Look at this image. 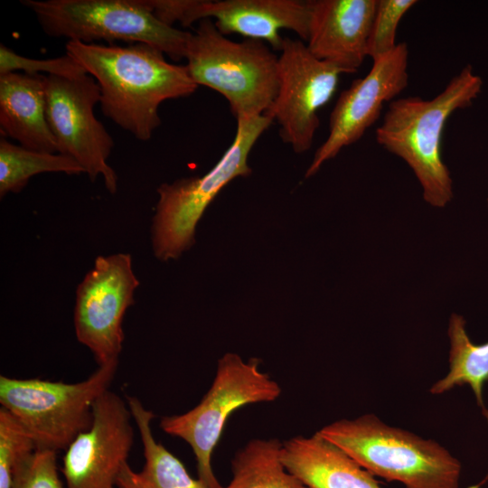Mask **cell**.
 I'll use <instances>...</instances> for the list:
<instances>
[{"mask_svg":"<svg viewBox=\"0 0 488 488\" xmlns=\"http://www.w3.org/2000/svg\"><path fill=\"white\" fill-rule=\"evenodd\" d=\"M65 50L98 82L103 115L140 141L150 140L160 126L164 101L187 98L198 88L185 65L167 61L145 43L68 41Z\"/></svg>","mask_w":488,"mask_h":488,"instance_id":"6da1fadb","label":"cell"},{"mask_svg":"<svg viewBox=\"0 0 488 488\" xmlns=\"http://www.w3.org/2000/svg\"><path fill=\"white\" fill-rule=\"evenodd\" d=\"M482 78L468 64L431 99H395L376 129V141L400 157L418 180L424 200L443 208L453 198V183L442 158V136L448 118L470 107L483 89Z\"/></svg>","mask_w":488,"mask_h":488,"instance_id":"7a4b0ae2","label":"cell"},{"mask_svg":"<svg viewBox=\"0 0 488 488\" xmlns=\"http://www.w3.org/2000/svg\"><path fill=\"white\" fill-rule=\"evenodd\" d=\"M318 432L388 482L405 488H459L462 465L446 447L389 426L374 414L340 419Z\"/></svg>","mask_w":488,"mask_h":488,"instance_id":"3957f363","label":"cell"},{"mask_svg":"<svg viewBox=\"0 0 488 488\" xmlns=\"http://www.w3.org/2000/svg\"><path fill=\"white\" fill-rule=\"evenodd\" d=\"M267 43L234 42L211 19L199 21L187 42L185 66L198 85L228 101L236 120L265 115L278 90V56Z\"/></svg>","mask_w":488,"mask_h":488,"instance_id":"277c9868","label":"cell"},{"mask_svg":"<svg viewBox=\"0 0 488 488\" xmlns=\"http://www.w3.org/2000/svg\"><path fill=\"white\" fill-rule=\"evenodd\" d=\"M21 4L51 37L83 43H145L174 61L185 59L191 33L162 22L148 0H21Z\"/></svg>","mask_w":488,"mask_h":488,"instance_id":"5b68a950","label":"cell"},{"mask_svg":"<svg viewBox=\"0 0 488 488\" xmlns=\"http://www.w3.org/2000/svg\"><path fill=\"white\" fill-rule=\"evenodd\" d=\"M274 119L269 115L238 119L235 136L217 164L204 175L162 183L152 224L155 256L176 259L194 243L195 228L209 204L233 179L249 176L248 158Z\"/></svg>","mask_w":488,"mask_h":488,"instance_id":"8992f818","label":"cell"},{"mask_svg":"<svg viewBox=\"0 0 488 488\" xmlns=\"http://www.w3.org/2000/svg\"><path fill=\"white\" fill-rule=\"evenodd\" d=\"M118 361L99 366L76 383L0 377V403L26 429L37 449L66 450L89 430L96 400L114 379Z\"/></svg>","mask_w":488,"mask_h":488,"instance_id":"52a82bcc","label":"cell"},{"mask_svg":"<svg viewBox=\"0 0 488 488\" xmlns=\"http://www.w3.org/2000/svg\"><path fill=\"white\" fill-rule=\"evenodd\" d=\"M259 363L257 358L245 361L236 353L224 354L200 403L183 414L160 420L163 431L189 444L198 478L208 488H223L213 473L211 455L231 413L249 404L274 401L281 394L279 384L260 371Z\"/></svg>","mask_w":488,"mask_h":488,"instance_id":"ba28073f","label":"cell"},{"mask_svg":"<svg viewBox=\"0 0 488 488\" xmlns=\"http://www.w3.org/2000/svg\"><path fill=\"white\" fill-rule=\"evenodd\" d=\"M46 116L58 154L73 158L90 181L102 176L110 193L117 190V175L108 164L114 140L95 117L100 88L89 74L78 78H46Z\"/></svg>","mask_w":488,"mask_h":488,"instance_id":"9c48e42d","label":"cell"},{"mask_svg":"<svg viewBox=\"0 0 488 488\" xmlns=\"http://www.w3.org/2000/svg\"><path fill=\"white\" fill-rule=\"evenodd\" d=\"M138 286L130 254L117 253L97 257L77 287L75 334L99 366L118 361L124 341L123 318L135 303Z\"/></svg>","mask_w":488,"mask_h":488,"instance_id":"30bf717a","label":"cell"},{"mask_svg":"<svg viewBox=\"0 0 488 488\" xmlns=\"http://www.w3.org/2000/svg\"><path fill=\"white\" fill-rule=\"evenodd\" d=\"M279 52L278 90L267 115L279 124L283 142L304 153L319 127L318 111L335 94L343 72L314 57L300 39L284 37Z\"/></svg>","mask_w":488,"mask_h":488,"instance_id":"8fae6325","label":"cell"},{"mask_svg":"<svg viewBox=\"0 0 488 488\" xmlns=\"http://www.w3.org/2000/svg\"><path fill=\"white\" fill-rule=\"evenodd\" d=\"M153 12L164 23L179 22L188 27L196 21L211 19L224 35L237 33L261 41L280 51V31L295 32L306 42L310 23V1L300 0H149Z\"/></svg>","mask_w":488,"mask_h":488,"instance_id":"7c38bea8","label":"cell"},{"mask_svg":"<svg viewBox=\"0 0 488 488\" xmlns=\"http://www.w3.org/2000/svg\"><path fill=\"white\" fill-rule=\"evenodd\" d=\"M408 49L399 42L389 53L372 61L370 71L341 92L329 117L326 139L314 153L305 178L326 161L356 143L380 117L384 104L391 102L408 84Z\"/></svg>","mask_w":488,"mask_h":488,"instance_id":"4fadbf2b","label":"cell"},{"mask_svg":"<svg viewBox=\"0 0 488 488\" xmlns=\"http://www.w3.org/2000/svg\"><path fill=\"white\" fill-rule=\"evenodd\" d=\"M129 407L107 390L94 403L93 422L65 450L61 473L67 488H117L134 441Z\"/></svg>","mask_w":488,"mask_h":488,"instance_id":"5bb4252c","label":"cell"},{"mask_svg":"<svg viewBox=\"0 0 488 488\" xmlns=\"http://www.w3.org/2000/svg\"><path fill=\"white\" fill-rule=\"evenodd\" d=\"M377 0H312L305 42L317 59L343 73L357 71L367 57Z\"/></svg>","mask_w":488,"mask_h":488,"instance_id":"9a60e30c","label":"cell"},{"mask_svg":"<svg viewBox=\"0 0 488 488\" xmlns=\"http://www.w3.org/2000/svg\"><path fill=\"white\" fill-rule=\"evenodd\" d=\"M46 78L18 71L0 75V130L23 147L58 153L46 116Z\"/></svg>","mask_w":488,"mask_h":488,"instance_id":"2e32d148","label":"cell"},{"mask_svg":"<svg viewBox=\"0 0 488 488\" xmlns=\"http://www.w3.org/2000/svg\"><path fill=\"white\" fill-rule=\"evenodd\" d=\"M281 460L308 488H381L374 475L318 431L282 442Z\"/></svg>","mask_w":488,"mask_h":488,"instance_id":"e0dca14e","label":"cell"},{"mask_svg":"<svg viewBox=\"0 0 488 488\" xmlns=\"http://www.w3.org/2000/svg\"><path fill=\"white\" fill-rule=\"evenodd\" d=\"M127 403L143 444L145 465L137 473L125 463L117 478V488H208L199 478H192L183 464L155 439L151 428L154 413L136 397L127 396Z\"/></svg>","mask_w":488,"mask_h":488,"instance_id":"ac0fdd59","label":"cell"},{"mask_svg":"<svg viewBox=\"0 0 488 488\" xmlns=\"http://www.w3.org/2000/svg\"><path fill=\"white\" fill-rule=\"evenodd\" d=\"M447 334L450 341L449 371L430 388V392L443 394L454 387L469 385L488 419L483 399V388L488 380V342L474 344L466 333L465 320L457 314L450 316Z\"/></svg>","mask_w":488,"mask_h":488,"instance_id":"d6986e66","label":"cell"},{"mask_svg":"<svg viewBox=\"0 0 488 488\" xmlns=\"http://www.w3.org/2000/svg\"><path fill=\"white\" fill-rule=\"evenodd\" d=\"M282 442L249 440L231 461L232 479L223 488H308L281 460Z\"/></svg>","mask_w":488,"mask_h":488,"instance_id":"ffe728a7","label":"cell"},{"mask_svg":"<svg viewBox=\"0 0 488 488\" xmlns=\"http://www.w3.org/2000/svg\"><path fill=\"white\" fill-rule=\"evenodd\" d=\"M42 173L80 174L84 169L73 158L47 153L0 139V197L18 193L33 175Z\"/></svg>","mask_w":488,"mask_h":488,"instance_id":"44dd1931","label":"cell"},{"mask_svg":"<svg viewBox=\"0 0 488 488\" xmlns=\"http://www.w3.org/2000/svg\"><path fill=\"white\" fill-rule=\"evenodd\" d=\"M37 446L22 424L0 408V488H12L14 477Z\"/></svg>","mask_w":488,"mask_h":488,"instance_id":"7402d4cb","label":"cell"},{"mask_svg":"<svg viewBox=\"0 0 488 488\" xmlns=\"http://www.w3.org/2000/svg\"><path fill=\"white\" fill-rule=\"evenodd\" d=\"M416 4V0H377L368 41V57L374 61L396 48L399 22Z\"/></svg>","mask_w":488,"mask_h":488,"instance_id":"603a6c76","label":"cell"},{"mask_svg":"<svg viewBox=\"0 0 488 488\" xmlns=\"http://www.w3.org/2000/svg\"><path fill=\"white\" fill-rule=\"evenodd\" d=\"M22 70L30 74L47 73L64 78L86 75L85 70L70 56L65 54L52 59H31L14 52L7 46L0 45V75Z\"/></svg>","mask_w":488,"mask_h":488,"instance_id":"cb8c5ba5","label":"cell"},{"mask_svg":"<svg viewBox=\"0 0 488 488\" xmlns=\"http://www.w3.org/2000/svg\"><path fill=\"white\" fill-rule=\"evenodd\" d=\"M56 453L36 449L16 472L12 488H67L59 476Z\"/></svg>","mask_w":488,"mask_h":488,"instance_id":"d4e9b609","label":"cell"},{"mask_svg":"<svg viewBox=\"0 0 488 488\" xmlns=\"http://www.w3.org/2000/svg\"><path fill=\"white\" fill-rule=\"evenodd\" d=\"M487 203H488V199H487Z\"/></svg>","mask_w":488,"mask_h":488,"instance_id":"484cf974","label":"cell"}]
</instances>
